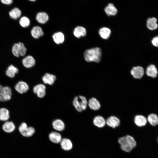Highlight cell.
<instances>
[{"mask_svg": "<svg viewBox=\"0 0 158 158\" xmlns=\"http://www.w3.org/2000/svg\"><path fill=\"white\" fill-rule=\"evenodd\" d=\"M22 63L25 67L29 68L35 65V59L32 56L29 55L23 59Z\"/></svg>", "mask_w": 158, "mask_h": 158, "instance_id": "ac0fdd59", "label": "cell"}, {"mask_svg": "<svg viewBox=\"0 0 158 158\" xmlns=\"http://www.w3.org/2000/svg\"><path fill=\"white\" fill-rule=\"evenodd\" d=\"M18 44L19 55L21 56H24L25 55L27 51L26 48L25 47L24 44L21 42H19Z\"/></svg>", "mask_w": 158, "mask_h": 158, "instance_id": "1f68e13d", "label": "cell"}, {"mask_svg": "<svg viewBox=\"0 0 158 158\" xmlns=\"http://www.w3.org/2000/svg\"><path fill=\"white\" fill-rule=\"evenodd\" d=\"M73 104L76 110L81 112L86 109L88 105V102L85 97L80 95L74 97Z\"/></svg>", "mask_w": 158, "mask_h": 158, "instance_id": "7a4b0ae2", "label": "cell"}, {"mask_svg": "<svg viewBox=\"0 0 158 158\" xmlns=\"http://www.w3.org/2000/svg\"><path fill=\"white\" fill-rule=\"evenodd\" d=\"M19 131L23 136L27 137L32 136L35 132V129L31 126L28 127L27 124L22 123L19 127Z\"/></svg>", "mask_w": 158, "mask_h": 158, "instance_id": "3957f363", "label": "cell"}, {"mask_svg": "<svg viewBox=\"0 0 158 158\" xmlns=\"http://www.w3.org/2000/svg\"><path fill=\"white\" fill-rule=\"evenodd\" d=\"M88 105L91 109L95 111L98 110L101 107V104L99 101L94 97L89 99L88 102Z\"/></svg>", "mask_w": 158, "mask_h": 158, "instance_id": "5bb4252c", "label": "cell"}, {"mask_svg": "<svg viewBox=\"0 0 158 158\" xmlns=\"http://www.w3.org/2000/svg\"><path fill=\"white\" fill-rule=\"evenodd\" d=\"M18 69L12 65H10L6 71V74L7 76L12 78H14L16 74L18 73Z\"/></svg>", "mask_w": 158, "mask_h": 158, "instance_id": "4316f807", "label": "cell"}, {"mask_svg": "<svg viewBox=\"0 0 158 158\" xmlns=\"http://www.w3.org/2000/svg\"><path fill=\"white\" fill-rule=\"evenodd\" d=\"M84 56L87 62L99 63L101 60L102 51L101 49L98 47L87 49L85 51Z\"/></svg>", "mask_w": 158, "mask_h": 158, "instance_id": "6da1fadb", "label": "cell"}, {"mask_svg": "<svg viewBox=\"0 0 158 158\" xmlns=\"http://www.w3.org/2000/svg\"><path fill=\"white\" fill-rule=\"evenodd\" d=\"M0 1L2 4L7 5H10L13 2V0H0Z\"/></svg>", "mask_w": 158, "mask_h": 158, "instance_id": "d590c367", "label": "cell"}, {"mask_svg": "<svg viewBox=\"0 0 158 158\" xmlns=\"http://www.w3.org/2000/svg\"><path fill=\"white\" fill-rule=\"evenodd\" d=\"M126 137L129 145L133 148L135 147L136 146V143L133 138L128 135L126 136Z\"/></svg>", "mask_w": 158, "mask_h": 158, "instance_id": "d6a6232c", "label": "cell"}, {"mask_svg": "<svg viewBox=\"0 0 158 158\" xmlns=\"http://www.w3.org/2000/svg\"><path fill=\"white\" fill-rule=\"evenodd\" d=\"M99 33L102 38L107 39L109 38L110 36L111 31L108 28L103 27L99 30Z\"/></svg>", "mask_w": 158, "mask_h": 158, "instance_id": "83f0119b", "label": "cell"}, {"mask_svg": "<svg viewBox=\"0 0 158 158\" xmlns=\"http://www.w3.org/2000/svg\"><path fill=\"white\" fill-rule=\"evenodd\" d=\"M93 123L95 126L101 128L104 127L105 126L106 121L103 116H97L94 118Z\"/></svg>", "mask_w": 158, "mask_h": 158, "instance_id": "44dd1931", "label": "cell"}, {"mask_svg": "<svg viewBox=\"0 0 158 158\" xmlns=\"http://www.w3.org/2000/svg\"><path fill=\"white\" fill-rule=\"evenodd\" d=\"M134 121L135 124L139 127L145 126L148 123L147 117L140 114H137L135 116Z\"/></svg>", "mask_w": 158, "mask_h": 158, "instance_id": "52a82bcc", "label": "cell"}, {"mask_svg": "<svg viewBox=\"0 0 158 158\" xmlns=\"http://www.w3.org/2000/svg\"><path fill=\"white\" fill-rule=\"evenodd\" d=\"M106 121V124L108 126L113 128H115L119 126L120 123L119 119L114 116H109Z\"/></svg>", "mask_w": 158, "mask_h": 158, "instance_id": "8fae6325", "label": "cell"}, {"mask_svg": "<svg viewBox=\"0 0 158 158\" xmlns=\"http://www.w3.org/2000/svg\"><path fill=\"white\" fill-rule=\"evenodd\" d=\"M12 51L13 54L14 56L17 57H19L18 43H15L13 45L12 48Z\"/></svg>", "mask_w": 158, "mask_h": 158, "instance_id": "836d02e7", "label": "cell"}, {"mask_svg": "<svg viewBox=\"0 0 158 158\" xmlns=\"http://www.w3.org/2000/svg\"><path fill=\"white\" fill-rule=\"evenodd\" d=\"M148 123L151 126L155 127L158 126V116L155 113L149 114L147 117Z\"/></svg>", "mask_w": 158, "mask_h": 158, "instance_id": "e0dca14e", "label": "cell"}, {"mask_svg": "<svg viewBox=\"0 0 158 158\" xmlns=\"http://www.w3.org/2000/svg\"><path fill=\"white\" fill-rule=\"evenodd\" d=\"M104 11L107 15L109 16L116 15L117 13V8L112 3H110L106 6Z\"/></svg>", "mask_w": 158, "mask_h": 158, "instance_id": "2e32d148", "label": "cell"}, {"mask_svg": "<svg viewBox=\"0 0 158 158\" xmlns=\"http://www.w3.org/2000/svg\"><path fill=\"white\" fill-rule=\"evenodd\" d=\"M2 128L4 132L7 133H10L14 131L15 126L12 122L6 121L3 124Z\"/></svg>", "mask_w": 158, "mask_h": 158, "instance_id": "cb8c5ba5", "label": "cell"}, {"mask_svg": "<svg viewBox=\"0 0 158 158\" xmlns=\"http://www.w3.org/2000/svg\"><path fill=\"white\" fill-rule=\"evenodd\" d=\"M11 95L12 90L10 87L0 85V101H8L11 99Z\"/></svg>", "mask_w": 158, "mask_h": 158, "instance_id": "277c9868", "label": "cell"}, {"mask_svg": "<svg viewBox=\"0 0 158 158\" xmlns=\"http://www.w3.org/2000/svg\"><path fill=\"white\" fill-rule=\"evenodd\" d=\"M145 73L147 77L155 78L157 76L158 70L155 65L150 64L147 67Z\"/></svg>", "mask_w": 158, "mask_h": 158, "instance_id": "ba28073f", "label": "cell"}, {"mask_svg": "<svg viewBox=\"0 0 158 158\" xmlns=\"http://www.w3.org/2000/svg\"><path fill=\"white\" fill-rule=\"evenodd\" d=\"M15 88L17 92L22 94L26 92L28 90L29 87L26 82L20 81L16 85Z\"/></svg>", "mask_w": 158, "mask_h": 158, "instance_id": "30bf717a", "label": "cell"}, {"mask_svg": "<svg viewBox=\"0 0 158 158\" xmlns=\"http://www.w3.org/2000/svg\"><path fill=\"white\" fill-rule=\"evenodd\" d=\"M31 34L34 38L37 39L42 36L44 32L42 28L39 26L34 27L31 30Z\"/></svg>", "mask_w": 158, "mask_h": 158, "instance_id": "d4e9b609", "label": "cell"}, {"mask_svg": "<svg viewBox=\"0 0 158 158\" xmlns=\"http://www.w3.org/2000/svg\"><path fill=\"white\" fill-rule=\"evenodd\" d=\"M9 118V112L8 110L5 108H0V120L6 121Z\"/></svg>", "mask_w": 158, "mask_h": 158, "instance_id": "f1b7e54d", "label": "cell"}, {"mask_svg": "<svg viewBox=\"0 0 158 158\" xmlns=\"http://www.w3.org/2000/svg\"><path fill=\"white\" fill-rule=\"evenodd\" d=\"M146 26L150 30H153L157 29L158 27L157 19L154 17L149 18L147 20Z\"/></svg>", "mask_w": 158, "mask_h": 158, "instance_id": "9a60e30c", "label": "cell"}, {"mask_svg": "<svg viewBox=\"0 0 158 158\" xmlns=\"http://www.w3.org/2000/svg\"><path fill=\"white\" fill-rule=\"evenodd\" d=\"M52 126L54 129L59 131H63L65 128L64 122L60 119H56L52 123Z\"/></svg>", "mask_w": 158, "mask_h": 158, "instance_id": "ffe728a7", "label": "cell"}, {"mask_svg": "<svg viewBox=\"0 0 158 158\" xmlns=\"http://www.w3.org/2000/svg\"><path fill=\"white\" fill-rule=\"evenodd\" d=\"M73 33L76 37L80 38L81 37H84L86 35V30L83 27L78 26L75 28Z\"/></svg>", "mask_w": 158, "mask_h": 158, "instance_id": "603a6c76", "label": "cell"}, {"mask_svg": "<svg viewBox=\"0 0 158 158\" xmlns=\"http://www.w3.org/2000/svg\"><path fill=\"white\" fill-rule=\"evenodd\" d=\"M46 86L44 84H39L34 87L33 92L35 94L37 95L38 97L42 98L46 95Z\"/></svg>", "mask_w": 158, "mask_h": 158, "instance_id": "8992f818", "label": "cell"}, {"mask_svg": "<svg viewBox=\"0 0 158 158\" xmlns=\"http://www.w3.org/2000/svg\"><path fill=\"white\" fill-rule=\"evenodd\" d=\"M36 18L37 21L41 24H44L48 21L49 17L45 12H40L36 15Z\"/></svg>", "mask_w": 158, "mask_h": 158, "instance_id": "7402d4cb", "label": "cell"}, {"mask_svg": "<svg viewBox=\"0 0 158 158\" xmlns=\"http://www.w3.org/2000/svg\"><path fill=\"white\" fill-rule=\"evenodd\" d=\"M52 38L54 42L57 44L63 43L64 40V35L61 32H58L54 33L52 35Z\"/></svg>", "mask_w": 158, "mask_h": 158, "instance_id": "484cf974", "label": "cell"}, {"mask_svg": "<svg viewBox=\"0 0 158 158\" xmlns=\"http://www.w3.org/2000/svg\"><path fill=\"white\" fill-rule=\"evenodd\" d=\"M56 79L55 75L49 73H46L42 78L43 82L44 84L50 85L54 84Z\"/></svg>", "mask_w": 158, "mask_h": 158, "instance_id": "d6986e66", "label": "cell"}, {"mask_svg": "<svg viewBox=\"0 0 158 158\" xmlns=\"http://www.w3.org/2000/svg\"><path fill=\"white\" fill-rule=\"evenodd\" d=\"M151 43L153 46L158 47V36L153 38L151 40Z\"/></svg>", "mask_w": 158, "mask_h": 158, "instance_id": "e575fe53", "label": "cell"}, {"mask_svg": "<svg viewBox=\"0 0 158 158\" xmlns=\"http://www.w3.org/2000/svg\"><path fill=\"white\" fill-rule=\"evenodd\" d=\"M49 138L51 142L55 144L60 143L62 138L61 135L57 132H52L49 135Z\"/></svg>", "mask_w": 158, "mask_h": 158, "instance_id": "4fadbf2b", "label": "cell"}, {"mask_svg": "<svg viewBox=\"0 0 158 158\" xmlns=\"http://www.w3.org/2000/svg\"></svg>", "mask_w": 158, "mask_h": 158, "instance_id": "74e56055", "label": "cell"}, {"mask_svg": "<svg viewBox=\"0 0 158 158\" xmlns=\"http://www.w3.org/2000/svg\"><path fill=\"white\" fill-rule=\"evenodd\" d=\"M60 143L61 148L64 151H70L73 148V143L68 138H62Z\"/></svg>", "mask_w": 158, "mask_h": 158, "instance_id": "7c38bea8", "label": "cell"}, {"mask_svg": "<svg viewBox=\"0 0 158 158\" xmlns=\"http://www.w3.org/2000/svg\"><path fill=\"white\" fill-rule=\"evenodd\" d=\"M130 73L134 78L140 79L144 75L145 70L142 67L138 66L134 67L132 69Z\"/></svg>", "mask_w": 158, "mask_h": 158, "instance_id": "5b68a950", "label": "cell"}, {"mask_svg": "<svg viewBox=\"0 0 158 158\" xmlns=\"http://www.w3.org/2000/svg\"><path fill=\"white\" fill-rule=\"evenodd\" d=\"M19 24L23 27L26 28L30 25V21L29 18L26 16H23L20 19Z\"/></svg>", "mask_w": 158, "mask_h": 158, "instance_id": "4dcf8cb0", "label": "cell"}, {"mask_svg": "<svg viewBox=\"0 0 158 158\" xmlns=\"http://www.w3.org/2000/svg\"><path fill=\"white\" fill-rule=\"evenodd\" d=\"M118 141L121 145V149L125 152H130L133 149L128 143L126 136L119 138Z\"/></svg>", "mask_w": 158, "mask_h": 158, "instance_id": "9c48e42d", "label": "cell"}, {"mask_svg": "<svg viewBox=\"0 0 158 158\" xmlns=\"http://www.w3.org/2000/svg\"><path fill=\"white\" fill-rule=\"evenodd\" d=\"M32 2H35L36 1V0H28Z\"/></svg>", "mask_w": 158, "mask_h": 158, "instance_id": "8d00e7d4", "label": "cell"}, {"mask_svg": "<svg viewBox=\"0 0 158 158\" xmlns=\"http://www.w3.org/2000/svg\"><path fill=\"white\" fill-rule=\"evenodd\" d=\"M9 14L11 18L16 20L20 16L21 12L19 8L15 7L9 11Z\"/></svg>", "mask_w": 158, "mask_h": 158, "instance_id": "f546056e", "label": "cell"}]
</instances>
